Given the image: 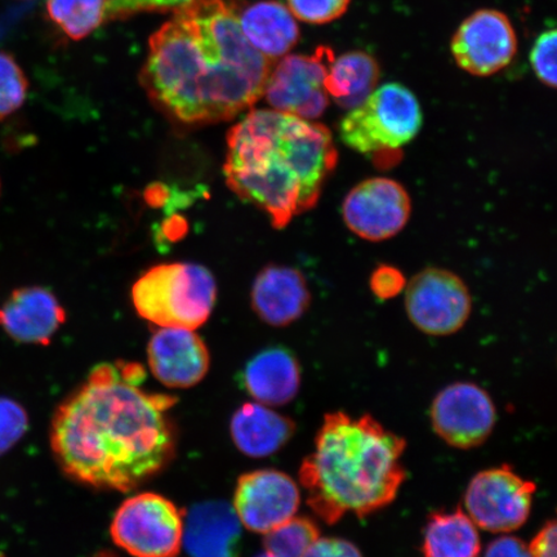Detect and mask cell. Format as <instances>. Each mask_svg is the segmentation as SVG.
Instances as JSON below:
<instances>
[{
  "label": "cell",
  "instance_id": "7a4b0ae2",
  "mask_svg": "<svg viewBox=\"0 0 557 557\" xmlns=\"http://www.w3.org/2000/svg\"><path fill=\"white\" fill-rule=\"evenodd\" d=\"M273 66L244 37L233 7L195 0L152 35L141 82L174 122L213 124L252 108Z\"/></svg>",
  "mask_w": 557,
  "mask_h": 557
},
{
  "label": "cell",
  "instance_id": "9a60e30c",
  "mask_svg": "<svg viewBox=\"0 0 557 557\" xmlns=\"http://www.w3.org/2000/svg\"><path fill=\"white\" fill-rule=\"evenodd\" d=\"M148 358L156 379L172 388L197 385L206 377L211 363L203 339L183 329H162L152 334Z\"/></svg>",
  "mask_w": 557,
  "mask_h": 557
},
{
  "label": "cell",
  "instance_id": "30bf717a",
  "mask_svg": "<svg viewBox=\"0 0 557 557\" xmlns=\"http://www.w3.org/2000/svg\"><path fill=\"white\" fill-rule=\"evenodd\" d=\"M334 55L320 47L312 55L290 54L271 69L263 96L270 107L282 113L317 120L330 103L325 78Z\"/></svg>",
  "mask_w": 557,
  "mask_h": 557
},
{
  "label": "cell",
  "instance_id": "4dcf8cb0",
  "mask_svg": "<svg viewBox=\"0 0 557 557\" xmlns=\"http://www.w3.org/2000/svg\"><path fill=\"white\" fill-rule=\"evenodd\" d=\"M406 281L400 270L382 264L373 271L371 276V289L375 297L389 299L398 296L406 289Z\"/></svg>",
  "mask_w": 557,
  "mask_h": 557
},
{
  "label": "cell",
  "instance_id": "d6a6232c",
  "mask_svg": "<svg viewBox=\"0 0 557 557\" xmlns=\"http://www.w3.org/2000/svg\"><path fill=\"white\" fill-rule=\"evenodd\" d=\"M484 557H532V554L524 541L505 535L487 546Z\"/></svg>",
  "mask_w": 557,
  "mask_h": 557
},
{
  "label": "cell",
  "instance_id": "4316f807",
  "mask_svg": "<svg viewBox=\"0 0 557 557\" xmlns=\"http://www.w3.org/2000/svg\"><path fill=\"white\" fill-rule=\"evenodd\" d=\"M29 428V417L16 400L0 396V456L5 455L23 438Z\"/></svg>",
  "mask_w": 557,
  "mask_h": 557
},
{
  "label": "cell",
  "instance_id": "1f68e13d",
  "mask_svg": "<svg viewBox=\"0 0 557 557\" xmlns=\"http://www.w3.org/2000/svg\"><path fill=\"white\" fill-rule=\"evenodd\" d=\"M301 557H363L350 541L319 537Z\"/></svg>",
  "mask_w": 557,
  "mask_h": 557
},
{
  "label": "cell",
  "instance_id": "cb8c5ba5",
  "mask_svg": "<svg viewBox=\"0 0 557 557\" xmlns=\"http://www.w3.org/2000/svg\"><path fill=\"white\" fill-rule=\"evenodd\" d=\"M107 0H47V11L69 38H86L103 21Z\"/></svg>",
  "mask_w": 557,
  "mask_h": 557
},
{
  "label": "cell",
  "instance_id": "4fadbf2b",
  "mask_svg": "<svg viewBox=\"0 0 557 557\" xmlns=\"http://www.w3.org/2000/svg\"><path fill=\"white\" fill-rule=\"evenodd\" d=\"M518 38L510 20L496 10H480L463 21L451 40L457 65L475 76L500 72L517 54Z\"/></svg>",
  "mask_w": 557,
  "mask_h": 557
},
{
  "label": "cell",
  "instance_id": "5bb4252c",
  "mask_svg": "<svg viewBox=\"0 0 557 557\" xmlns=\"http://www.w3.org/2000/svg\"><path fill=\"white\" fill-rule=\"evenodd\" d=\"M301 493L294 479L282 471L257 470L239 478L234 511L240 524L267 534L296 517Z\"/></svg>",
  "mask_w": 557,
  "mask_h": 557
},
{
  "label": "cell",
  "instance_id": "ba28073f",
  "mask_svg": "<svg viewBox=\"0 0 557 557\" xmlns=\"http://www.w3.org/2000/svg\"><path fill=\"white\" fill-rule=\"evenodd\" d=\"M406 310L417 330L430 336H450L468 323L472 297L457 274L429 268L406 285Z\"/></svg>",
  "mask_w": 557,
  "mask_h": 557
},
{
  "label": "cell",
  "instance_id": "6da1fadb",
  "mask_svg": "<svg viewBox=\"0 0 557 557\" xmlns=\"http://www.w3.org/2000/svg\"><path fill=\"white\" fill-rule=\"evenodd\" d=\"M137 363L97 366L55 410L51 448L62 471L100 490L134 491L171 462L176 438L170 395L143 388Z\"/></svg>",
  "mask_w": 557,
  "mask_h": 557
},
{
  "label": "cell",
  "instance_id": "2e32d148",
  "mask_svg": "<svg viewBox=\"0 0 557 557\" xmlns=\"http://www.w3.org/2000/svg\"><path fill=\"white\" fill-rule=\"evenodd\" d=\"M66 312L52 292L21 288L0 308V326L21 344L48 345L65 323Z\"/></svg>",
  "mask_w": 557,
  "mask_h": 557
},
{
  "label": "cell",
  "instance_id": "603a6c76",
  "mask_svg": "<svg viewBox=\"0 0 557 557\" xmlns=\"http://www.w3.org/2000/svg\"><path fill=\"white\" fill-rule=\"evenodd\" d=\"M482 543L475 522L461 508L431 515L424 528V557H479Z\"/></svg>",
  "mask_w": 557,
  "mask_h": 557
},
{
  "label": "cell",
  "instance_id": "5b68a950",
  "mask_svg": "<svg viewBox=\"0 0 557 557\" xmlns=\"http://www.w3.org/2000/svg\"><path fill=\"white\" fill-rule=\"evenodd\" d=\"M215 298L211 271L190 262L158 264L132 288L138 315L162 329H199L211 317Z\"/></svg>",
  "mask_w": 557,
  "mask_h": 557
},
{
  "label": "cell",
  "instance_id": "e575fe53",
  "mask_svg": "<svg viewBox=\"0 0 557 557\" xmlns=\"http://www.w3.org/2000/svg\"><path fill=\"white\" fill-rule=\"evenodd\" d=\"M257 557H284V556L275 555V554L269 553V552H264L263 554H261V555H259Z\"/></svg>",
  "mask_w": 557,
  "mask_h": 557
},
{
  "label": "cell",
  "instance_id": "ffe728a7",
  "mask_svg": "<svg viewBox=\"0 0 557 557\" xmlns=\"http://www.w3.org/2000/svg\"><path fill=\"white\" fill-rule=\"evenodd\" d=\"M230 431L236 448L244 455L263 458L275 455L290 441L296 424L263 404L247 403L236 410Z\"/></svg>",
  "mask_w": 557,
  "mask_h": 557
},
{
  "label": "cell",
  "instance_id": "836d02e7",
  "mask_svg": "<svg viewBox=\"0 0 557 557\" xmlns=\"http://www.w3.org/2000/svg\"><path fill=\"white\" fill-rule=\"evenodd\" d=\"M556 529L555 520L546 522L529 545L532 557H556Z\"/></svg>",
  "mask_w": 557,
  "mask_h": 557
},
{
  "label": "cell",
  "instance_id": "3957f363",
  "mask_svg": "<svg viewBox=\"0 0 557 557\" xmlns=\"http://www.w3.org/2000/svg\"><path fill=\"white\" fill-rule=\"evenodd\" d=\"M336 163L329 128L282 111H250L227 134V186L276 228L317 206Z\"/></svg>",
  "mask_w": 557,
  "mask_h": 557
},
{
  "label": "cell",
  "instance_id": "8fae6325",
  "mask_svg": "<svg viewBox=\"0 0 557 557\" xmlns=\"http://www.w3.org/2000/svg\"><path fill=\"white\" fill-rule=\"evenodd\" d=\"M412 212L409 194L398 181L374 177L358 184L346 195L343 218L359 238L383 242L407 226Z\"/></svg>",
  "mask_w": 557,
  "mask_h": 557
},
{
  "label": "cell",
  "instance_id": "e0dca14e",
  "mask_svg": "<svg viewBox=\"0 0 557 557\" xmlns=\"http://www.w3.org/2000/svg\"><path fill=\"white\" fill-rule=\"evenodd\" d=\"M250 301L262 322L287 326L308 311L311 295L305 276L298 270L271 264L257 275Z\"/></svg>",
  "mask_w": 557,
  "mask_h": 557
},
{
  "label": "cell",
  "instance_id": "9c48e42d",
  "mask_svg": "<svg viewBox=\"0 0 557 557\" xmlns=\"http://www.w3.org/2000/svg\"><path fill=\"white\" fill-rule=\"evenodd\" d=\"M537 486L510 466L473 476L465 493V507L475 525L492 533H510L525 524Z\"/></svg>",
  "mask_w": 557,
  "mask_h": 557
},
{
  "label": "cell",
  "instance_id": "8992f818",
  "mask_svg": "<svg viewBox=\"0 0 557 557\" xmlns=\"http://www.w3.org/2000/svg\"><path fill=\"white\" fill-rule=\"evenodd\" d=\"M422 127V110L412 90L398 85L377 87L339 124L343 143L364 156L394 152L413 141Z\"/></svg>",
  "mask_w": 557,
  "mask_h": 557
},
{
  "label": "cell",
  "instance_id": "f1b7e54d",
  "mask_svg": "<svg viewBox=\"0 0 557 557\" xmlns=\"http://www.w3.org/2000/svg\"><path fill=\"white\" fill-rule=\"evenodd\" d=\"M556 30L543 32L532 48L531 62L535 75L548 87H556Z\"/></svg>",
  "mask_w": 557,
  "mask_h": 557
},
{
  "label": "cell",
  "instance_id": "83f0119b",
  "mask_svg": "<svg viewBox=\"0 0 557 557\" xmlns=\"http://www.w3.org/2000/svg\"><path fill=\"white\" fill-rule=\"evenodd\" d=\"M289 11L304 23L324 25L345 15L350 0H287Z\"/></svg>",
  "mask_w": 557,
  "mask_h": 557
},
{
  "label": "cell",
  "instance_id": "7c38bea8",
  "mask_svg": "<svg viewBox=\"0 0 557 557\" xmlns=\"http://www.w3.org/2000/svg\"><path fill=\"white\" fill-rule=\"evenodd\" d=\"M430 416L437 436L458 449L484 444L497 420L490 394L471 382L453 383L442 389L431 406Z\"/></svg>",
  "mask_w": 557,
  "mask_h": 557
},
{
  "label": "cell",
  "instance_id": "ac0fdd59",
  "mask_svg": "<svg viewBox=\"0 0 557 557\" xmlns=\"http://www.w3.org/2000/svg\"><path fill=\"white\" fill-rule=\"evenodd\" d=\"M243 382L252 398L267 407L285 406L301 386V368L284 347H270L248 361Z\"/></svg>",
  "mask_w": 557,
  "mask_h": 557
},
{
  "label": "cell",
  "instance_id": "44dd1931",
  "mask_svg": "<svg viewBox=\"0 0 557 557\" xmlns=\"http://www.w3.org/2000/svg\"><path fill=\"white\" fill-rule=\"evenodd\" d=\"M238 20L244 37L270 60L284 58L297 45L299 29L296 17L276 0L248 5Z\"/></svg>",
  "mask_w": 557,
  "mask_h": 557
},
{
  "label": "cell",
  "instance_id": "d4e9b609",
  "mask_svg": "<svg viewBox=\"0 0 557 557\" xmlns=\"http://www.w3.org/2000/svg\"><path fill=\"white\" fill-rule=\"evenodd\" d=\"M320 537L315 522L308 518H292L284 524L267 533L264 552L284 557H301L313 542Z\"/></svg>",
  "mask_w": 557,
  "mask_h": 557
},
{
  "label": "cell",
  "instance_id": "52a82bcc",
  "mask_svg": "<svg viewBox=\"0 0 557 557\" xmlns=\"http://www.w3.org/2000/svg\"><path fill=\"white\" fill-rule=\"evenodd\" d=\"M110 533L134 557H176L184 541L183 515L159 494H138L117 508Z\"/></svg>",
  "mask_w": 557,
  "mask_h": 557
},
{
  "label": "cell",
  "instance_id": "484cf974",
  "mask_svg": "<svg viewBox=\"0 0 557 557\" xmlns=\"http://www.w3.org/2000/svg\"><path fill=\"white\" fill-rule=\"evenodd\" d=\"M26 76L11 54L0 52V120L15 113L26 99Z\"/></svg>",
  "mask_w": 557,
  "mask_h": 557
},
{
  "label": "cell",
  "instance_id": "7402d4cb",
  "mask_svg": "<svg viewBox=\"0 0 557 557\" xmlns=\"http://www.w3.org/2000/svg\"><path fill=\"white\" fill-rule=\"evenodd\" d=\"M380 66L371 54L355 51L331 61L325 88L341 108L351 110L377 88Z\"/></svg>",
  "mask_w": 557,
  "mask_h": 557
},
{
  "label": "cell",
  "instance_id": "277c9868",
  "mask_svg": "<svg viewBox=\"0 0 557 557\" xmlns=\"http://www.w3.org/2000/svg\"><path fill=\"white\" fill-rule=\"evenodd\" d=\"M406 448V438L372 416L326 414L299 469L311 510L332 525L348 512L361 519L392 505L407 479Z\"/></svg>",
  "mask_w": 557,
  "mask_h": 557
},
{
  "label": "cell",
  "instance_id": "f546056e",
  "mask_svg": "<svg viewBox=\"0 0 557 557\" xmlns=\"http://www.w3.org/2000/svg\"><path fill=\"white\" fill-rule=\"evenodd\" d=\"M195 0H108L103 20L124 18L144 11H177Z\"/></svg>",
  "mask_w": 557,
  "mask_h": 557
},
{
  "label": "cell",
  "instance_id": "d6986e66",
  "mask_svg": "<svg viewBox=\"0 0 557 557\" xmlns=\"http://www.w3.org/2000/svg\"><path fill=\"white\" fill-rule=\"evenodd\" d=\"M240 534L234 507L221 500L193 507L184 529L185 546L191 557H234Z\"/></svg>",
  "mask_w": 557,
  "mask_h": 557
}]
</instances>
